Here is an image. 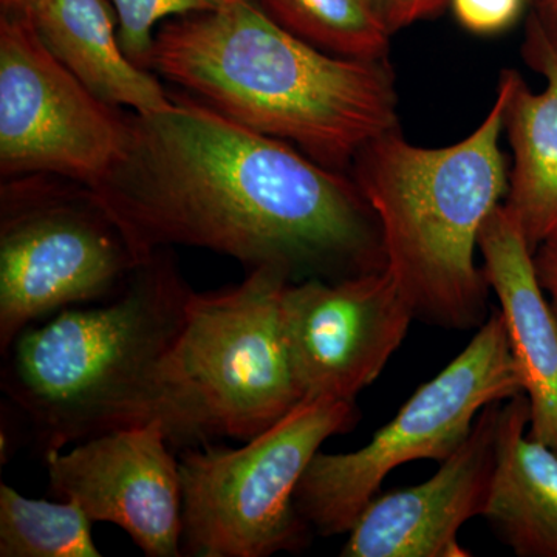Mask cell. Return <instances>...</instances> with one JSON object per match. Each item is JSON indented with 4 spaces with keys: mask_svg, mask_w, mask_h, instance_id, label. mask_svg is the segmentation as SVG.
<instances>
[{
    "mask_svg": "<svg viewBox=\"0 0 557 557\" xmlns=\"http://www.w3.org/2000/svg\"><path fill=\"white\" fill-rule=\"evenodd\" d=\"M479 249L530 401L528 434L557 454V311L545 299L534 252L505 205L483 223Z\"/></svg>",
    "mask_w": 557,
    "mask_h": 557,
    "instance_id": "13",
    "label": "cell"
},
{
    "mask_svg": "<svg viewBox=\"0 0 557 557\" xmlns=\"http://www.w3.org/2000/svg\"><path fill=\"white\" fill-rule=\"evenodd\" d=\"M281 27L348 60L381 61L392 32L375 0H256Z\"/></svg>",
    "mask_w": 557,
    "mask_h": 557,
    "instance_id": "17",
    "label": "cell"
},
{
    "mask_svg": "<svg viewBox=\"0 0 557 557\" xmlns=\"http://www.w3.org/2000/svg\"><path fill=\"white\" fill-rule=\"evenodd\" d=\"M163 421L124 428L44 457L50 494L91 522L123 528L148 557L182 555V483Z\"/></svg>",
    "mask_w": 557,
    "mask_h": 557,
    "instance_id": "11",
    "label": "cell"
},
{
    "mask_svg": "<svg viewBox=\"0 0 557 557\" xmlns=\"http://www.w3.org/2000/svg\"><path fill=\"white\" fill-rule=\"evenodd\" d=\"M289 282L287 270L258 267L234 287L189 293L163 364L172 446L248 442L302 403L282 319Z\"/></svg>",
    "mask_w": 557,
    "mask_h": 557,
    "instance_id": "5",
    "label": "cell"
},
{
    "mask_svg": "<svg viewBox=\"0 0 557 557\" xmlns=\"http://www.w3.org/2000/svg\"><path fill=\"white\" fill-rule=\"evenodd\" d=\"M51 53L100 100L135 113L157 112L170 95L123 50L110 0H33L21 11Z\"/></svg>",
    "mask_w": 557,
    "mask_h": 557,
    "instance_id": "15",
    "label": "cell"
},
{
    "mask_svg": "<svg viewBox=\"0 0 557 557\" xmlns=\"http://www.w3.org/2000/svg\"><path fill=\"white\" fill-rule=\"evenodd\" d=\"M522 392L502 311L491 307L468 347L418 387L364 448L319 450L296 487L299 515L318 536L348 534L392 471L416 460L443 463L486 406Z\"/></svg>",
    "mask_w": 557,
    "mask_h": 557,
    "instance_id": "7",
    "label": "cell"
},
{
    "mask_svg": "<svg viewBox=\"0 0 557 557\" xmlns=\"http://www.w3.org/2000/svg\"><path fill=\"white\" fill-rule=\"evenodd\" d=\"M508 86L469 137L421 148L397 129L357 159V186L376 220L387 270L413 317L445 330L479 329L490 317V284L475 265L480 230L508 193L500 150Z\"/></svg>",
    "mask_w": 557,
    "mask_h": 557,
    "instance_id": "4",
    "label": "cell"
},
{
    "mask_svg": "<svg viewBox=\"0 0 557 557\" xmlns=\"http://www.w3.org/2000/svg\"><path fill=\"white\" fill-rule=\"evenodd\" d=\"M42 177L10 178L2 186V357L40 319L123 292L146 262L87 186Z\"/></svg>",
    "mask_w": 557,
    "mask_h": 557,
    "instance_id": "8",
    "label": "cell"
},
{
    "mask_svg": "<svg viewBox=\"0 0 557 557\" xmlns=\"http://www.w3.org/2000/svg\"><path fill=\"white\" fill-rule=\"evenodd\" d=\"M359 417L357 401L306 399L239 449L183 450L182 555L306 552L313 530L296 508V487L321 446L355 429Z\"/></svg>",
    "mask_w": 557,
    "mask_h": 557,
    "instance_id": "6",
    "label": "cell"
},
{
    "mask_svg": "<svg viewBox=\"0 0 557 557\" xmlns=\"http://www.w3.org/2000/svg\"><path fill=\"white\" fill-rule=\"evenodd\" d=\"M91 525L75 502L38 500L0 485V557H100Z\"/></svg>",
    "mask_w": 557,
    "mask_h": 557,
    "instance_id": "18",
    "label": "cell"
},
{
    "mask_svg": "<svg viewBox=\"0 0 557 557\" xmlns=\"http://www.w3.org/2000/svg\"><path fill=\"white\" fill-rule=\"evenodd\" d=\"M282 319L302 401H357L379 380L416 321L387 267L338 281L289 282Z\"/></svg>",
    "mask_w": 557,
    "mask_h": 557,
    "instance_id": "10",
    "label": "cell"
},
{
    "mask_svg": "<svg viewBox=\"0 0 557 557\" xmlns=\"http://www.w3.org/2000/svg\"><path fill=\"white\" fill-rule=\"evenodd\" d=\"M502 403L486 406L467 440L421 485L376 496L348 531L343 557H469L458 533L485 512L496 469Z\"/></svg>",
    "mask_w": 557,
    "mask_h": 557,
    "instance_id": "12",
    "label": "cell"
},
{
    "mask_svg": "<svg viewBox=\"0 0 557 557\" xmlns=\"http://www.w3.org/2000/svg\"><path fill=\"white\" fill-rule=\"evenodd\" d=\"M392 33L434 16L449 0H375Z\"/></svg>",
    "mask_w": 557,
    "mask_h": 557,
    "instance_id": "21",
    "label": "cell"
},
{
    "mask_svg": "<svg viewBox=\"0 0 557 557\" xmlns=\"http://www.w3.org/2000/svg\"><path fill=\"white\" fill-rule=\"evenodd\" d=\"M30 2H33V0H0L3 13H10V11H22Z\"/></svg>",
    "mask_w": 557,
    "mask_h": 557,
    "instance_id": "24",
    "label": "cell"
},
{
    "mask_svg": "<svg viewBox=\"0 0 557 557\" xmlns=\"http://www.w3.org/2000/svg\"><path fill=\"white\" fill-rule=\"evenodd\" d=\"M553 306H555V310L557 311V299L553 298Z\"/></svg>",
    "mask_w": 557,
    "mask_h": 557,
    "instance_id": "25",
    "label": "cell"
},
{
    "mask_svg": "<svg viewBox=\"0 0 557 557\" xmlns=\"http://www.w3.org/2000/svg\"><path fill=\"white\" fill-rule=\"evenodd\" d=\"M523 58L547 87L534 94L518 72L502 75L508 86L505 129L515 156L505 207L536 255L539 248L557 245V40L533 13Z\"/></svg>",
    "mask_w": 557,
    "mask_h": 557,
    "instance_id": "14",
    "label": "cell"
},
{
    "mask_svg": "<svg viewBox=\"0 0 557 557\" xmlns=\"http://www.w3.org/2000/svg\"><path fill=\"white\" fill-rule=\"evenodd\" d=\"M189 293L159 249L112 302L57 311L14 339L0 386L42 458L150 421L170 429L163 364L185 324Z\"/></svg>",
    "mask_w": 557,
    "mask_h": 557,
    "instance_id": "3",
    "label": "cell"
},
{
    "mask_svg": "<svg viewBox=\"0 0 557 557\" xmlns=\"http://www.w3.org/2000/svg\"><path fill=\"white\" fill-rule=\"evenodd\" d=\"M534 263L542 287L557 299V245L539 248Z\"/></svg>",
    "mask_w": 557,
    "mask_h": 557,
    "instance_id": "22",
    "label": "cell"
},
{
    "mask_svg": "<svg viewBox=\"0 0 557 557\" xmlns=\"http://www.w3.org/2000/svg\"><path fill=\"white\" fill-rule=\"evenodd\" d=\"M129 115L100 100L40 39L21 11L0 20V172L89 186L126 149Z\"/></svg>",
    "mask_w": 557,
    "mask_h": 557,
    "instance_id": "9",
    "label": "cell"
},
{
    "mask_svg": "<svg viewBox=\"0 0 557 557\" xmlns=\"http://www.w3.org/2000/svg\"><path fill=\"white\" fill-rule=\"evenodd\" d=\"M530 401L502 403L496 469L483 518L519 557H557V454L531 438Z\"/></svg>",
    "mask_w": 557,
    "mask_h": 557,
    "instance_id": "16",
    "label": "cell"
},
{
    "mask_svg": "<svg viewBox=\"0 0 557 557\" xmlns=\"http://www.w3.org/2000/svg\"><path fill=\"white\" fill-rule=\"evenodd\" d=\"M149 70L330 170L397 129L386 61L325 53L281 27L256 0H223L164 22L153 36Z\"/></svg>",
    "mask_w": 557,
    "mask_h": 557,
    "instance_id": "2",
    "label": "cell"
},
{
    "mask_svg": "<svg viewBox=\"0 0 557 557\" xmlns=\"http://www.w3.org/2000/svg\"><path fill=\"white\" fill-rule=\"evenodd\" d=\"M533 14L553 39L557 40V0H531Z\"/></svg>",
    "mask_w": 557,
    "mask_h": 557,
    "instance_id": "23",
    "label": "cell"
},
{
    "mask_svg": "<svg viewBox=\"0 0 557 557\" xmlns=\"http://www.w3.org/2000/svg\"><path fill=\"white\" fill-rule=\"evenodd\" d=\"M457 21L475 35L508 30L522 14L527 0H449Z\"/></svg>",
    "mask_w": 557,
    "mask_h": 557,
    "instance_id": "20",
    "label": "cell"
},
{
    "mask_svg": "<svg viewBox=\"0 0 557 557\" xmlns=\"http://www.w3.org/2000/svg\"><path fill=\"white\" fill-rule=\"evenodd\" d=\"M89 189L145 260L182 245L292 277L386 267L357 183L194 98L132 112L123 156Z\"/></svg>",
    "mask_w": 557,
    "mask_h": 557,
    "instance_id": "1",
    "label": "cell"
},
{
    "mask_svg": "<svg viewBox=\"0 0 557 557\" xmlns=\"http://www.w3.org/2000/svg\"><path fill=\"white\" fill-rule=\"evenodd\" d=\"M119 20L121 47L139 67L149 70L153 36L161 24L219 7L223 0H110Z\"/></svg>",
    "mask_w": 557,
    "mask_h": 557,
    "instance_id": "19",
    "label": "cell"
}]
</instances>
